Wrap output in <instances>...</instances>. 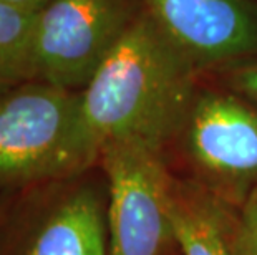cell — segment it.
<instances>
[{"mask_svg": "<svg viewBox=\"0 0 257 255\" xmlns=\"http://www.w3.org/2000/svg\"><path fill=\"white\" fill-rule=\"evenodd\" d=\"M196 75L194 65L141 10L80 91V138L88 164L114 141H138L161 151L188 123Z\"/></svg>", "mask_w": 257, "mask_h": 255, "instance_id": "obj_1", "label": "cell"}, {"mask_svg": "<svg viewBox=\"0 0 257 255\" xmlns=\"http://www.w3.org/2000/svg\"><path fill=\"white\" fill-rule=\"evenodd\" d=\"M90 167L80 138V91L30 80L0 91V187Z\"/></svg>", "mask_w": 257, "mask_h": 255, "instance_id": "obj_2", "label": "cell"}, {"mask_svg": "<svg viewBox=\"0 0 257 255\" xmlns=\"http://www.w3.org/2000/svg\"><path fill=\"white\" fill-rule=\"evenodd\" d=\"M141 10V0H50L37 15L34 80L81 91Z\"/></svg>", "mask_w": 257, "mask_h": 255, "instance_id": "obj_3", "label": "cell"}, {"mask_svg": "<svg viewBox=\"0 0 257 255\" xmlns=\"http://www.w3.org/2000/svg\"><path fill=\"white\" fill-rule=\"evenodd\" d=\"M98 161L110 187L111 255H160L173 237L174 196L160 149L114 141L103 146Z\"/></svg>", "mask_w": 257, "mask_h": 255, "instance_id": "obj_4", "label": "cell"}, {"mask_svg": "<svg viewBox=\"0 0 257 255\" xmlns=\"http://www.w3.org/2000/svg\"><path fill=\"white\" fill-rule=\"evenodd\" d=\"M141 5L198 72L257 57L255 0H141Z\"/></svg>", "mask_w": 257, "mask_h": 255, "instance_id": "obj_5", "label": "cell"}, {"mask_svg": "<svg viewBox=\"0 0 257 255\" xmlns=\"http://www.w3.org/2000/svg\"><path fill=\"white\" fill-rule=\"evenodd\" d=\"M242 95L209 91L188 118L189 153L204 169L234 181L257 182V110Z\"/></svg>", "mask_w": 257, "mask_h": 255, "instance_id": "obj_6", "label": "cell"}, {"mask_svg": "<svg viewBox=\"0 0 257 255\" xmlns=\"http://www.w3.org/2000/svg\"><path fill=\"white\" fill-rule=\"evenodd\" d=\"M24 255H106L96 192L80 189L63 200L37 230Z\"/></svg>", "mask_w": 257, "mask_h": 255, "instance_id": "obj_7", "label": "cell"}, {"mask_svg": "<svg viewBox=\"0 0 257 255\" xmlns=\"http://www.w3.org/2000/svg\"><path fill=\"white\" fill-rule=\"evenodd\" d=\"M37 15L0 2V91L34 80Z\"/></svg>", "mask_w": 257, "mask_h": 255, "instance_id": "obj_8", "label": "cell"}, {"mask_svg": "<svg viewBox=\"0 0 257 255\" xmlns=\"http://www.w3.org/2000/svg\"><path fill=\"white\" fill-rule=\"evenodd\" d=\"M171 229L183 255H234L217 215L204 202L173 196Z\"/></svg>", "mask_w": 257, "mask_h": 255, "instance_id": "obj_9", "label": "cell"}, {"mask_svg": "<svg viewBox=\"0 0 257 255\" xmlns=\"http://www.w3.org/2000/svg\"><path fill=\"white\" fill-rule=\"evenodd\" d=\"M232 252L234 255H257V189L244 204Z\"/></svg>", "mask_w": 257, "mask_h": 255, "instance_id": "obj_10", "label": "cell"}, {"mask_svg": "<svg viewBox=\"0 0 257 255\" xmlns=\"http://www.w3.org/2000/svg\"><path fill=\"white\" fill-rule=\"evenodd\" d=\"M227 80L239 95L257 105V57L229 67Z\"/></svg>", "mask_w": 257, "mask_h": 255, "instance_id": "obj_11", "label": "cell"}, {"mask_svg": "<svg viewBox=\"0 0 257 255\" xmlns=\"http://www.w3.org/2000/svg\"><path fill=\"white\" fill-rule=\"evenodd\" d=\"M0 2L22 10H29V12H40L50 0H0Z\"/></svg>", "mask_w": 257, "mask_h": 255, "instance_id": "obj_12", "label": "cell"}]
</instances>
